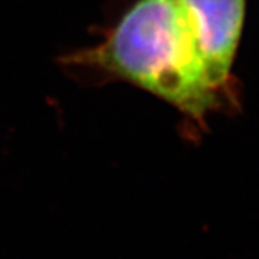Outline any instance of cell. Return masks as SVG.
<instances>
[{
  "label": "cell",
  "instance_id": "obj_2",
  "mask_svg": "<svg viewBox=\"0 0 259 259\" xmlns=\"http://www.w3.org/2000/svg\"><path fill=\"white\" fill-rule=\"evenodd\" d=\"M216 79L228 88L241 40L245 0H180Z\"/></svg>",
  "mask_w": 259,
  "mask_h": 259
},
{
  "label": "cell",
  "instance_id": "obj_1",
  "mask_svg": "<svg viewBox=\"0 0 259 259\" xmlns=\"http://www.w3.org/2000/svg\"><path fill=\"white\" fill-rule=\"evenodd\" d=\"M66 64L127 81L196 122L219 108L228 90L180 0H136L100 44L68 55Z\"/></svg>",
  "mask_w": 259,
  "mask_h": 259
}]
</instances>
